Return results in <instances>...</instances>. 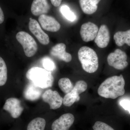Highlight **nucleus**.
<instances>
[{"instance_id":"1a4fd4ad","label":"nucleus","mask_w":130,"mask_h":130,"mask_svg":"<svg viewBox=\"0 0 130 130\" xmlns=\"http://www.w3.org/2000/svg\"><path fill=\"white\" fill-rule=\"evenodd\" d=\"M42 97L43 101L49 105L50 109H58L63 104V98L56 91L47 90L43 93Z\"/></svg>"},{"instance_id":"9d476101","label":"nucleus","mask_w":130,"mask_h":130,"mask_svg":"<svg viewBox=\"0 0 130 130\" xmlns=\"http://www.w3.org/2000/svg\"><path fill=\"white\" fill-rule=\"evenodd\" d=\"M29 28L30 30L40 43L43 45H46L50 42L49 37L46 33L43 31L39 23L34 19H29Z\"/></svg>"},{"instance_id":"aec40b11","label":"nucleus","mask_w":130,"mask_h":130,"mask_svg":"<svg viewBox=\"0 0 130 130\" xmlns=\"http://www.w3.org/2000/svg\"><path fill=\"white\" fill-rule=\"evenodd\" d=\"M7 66L5 60L0 56V86L5 85L7 79Z\"/></svg>"},{"instance_id":"423d86ee","label":"nucleus","mask_w":130,"mask_h":130,"mask_svg":"<svg viewBox=\"0 0 130 130\" xmlns=\"http://www.w3.org/2000/svg\"><path fill=\"white\" fill-rule=\"evenodd\" d=\"M127 55L125 52L116 49L113 53L108 55L107 61L108 64L118 70H123L128 66Z\"/></svg>"},{"instance_id":"5701e85b","label":"nucleus","mask_w":130,"mask_h":130,"mask_svg":"<svg viewBox=\"0 0 130 130\" xmlns=\"http://www.w3.org/2000/svg\"><path fill=\"white\" fill-rule=\"evenodd\" d=\"M42 64L45 70L49 71H54L56 69V65L53 61L48 57H45L43 59Z\"/></svg>"},{"instance_id":"9b49d317","label":"nucleus","mask_w":130,"mask_h":130,"mask_svg":"<svg viewBox=\"0 0 130 130\" xmlns=\"http://www.w3.org/2000/svg\"><path fill=\"white\" fill-rule=\"evenodd\" d=\"M98 27L90 22L83 24L81 26L80 34L84 41L89 42L94 40L98 32Z\"/></svg>"},{"instance_id":"6e6552de","label":"nucleus","mask_w":130,"mask_h":130,"mask_svg":"<svg viewBox=\"0 0 130 130\" xmlns=\"http://www.w3.org/2000/svg\"><path fill=\"white\" fill-rule=\"evenodd\" d=\"M3 109L9 113L13 119L18 118L23 111L21 102L18 98H11L6 101Z\"/></svg>"},{"instance_id":"20e7f679","label":"nucleus","mask_w":130,"mask_h":130,"mask_svg":"<svg viewBox=\"0 0 130 130\" xmlns=\"http://www.w3.org/2000/svg\"><path fill=\"white\" fill-rule=\"evenodd\" d=\"M17 41L22 45L26 56L32 57L36 53L38 45L33 37L28 32L20 31L16 36Z\"/></svg>"},{"instance_id":"a878e982","label":"nucleus","mask_w":130,"mask_h":130,"mask_svg":"<svg viewBox=\"0 0 130 130\" xmlns=\"http://www.w3.org/2000/svg\"><path fill=\"white\" fill-rule=\"evenodd\" d=\"M5 20V13L3 10L0 6V26L4 23Z\"/></svg>"},{"instance_id":"6ab92c4d","label":"nucleus","mask_w":130,"mask_h":130,"mask_svg":"<svg viewBox=\"0 0 130 130\" xmlns=\"http://www.w3.org/2000/svg\"><path fill=\"white\" fill-rule=\"evenodd\" d=\"M46 125V119L37 117L32 119L28 123L25 130H45Z\"/></svg>"},{"instance_id":"dca6fc26","label":"nucleus","mask_w":130,"mask_h":130,"mask_svg":"<svg viewBox=\"0 0 130 130\" xmlns=\"http://www.w3.org/2000/svg\"><path fill=\"white\" fill-rule=\"evenodd\" d=\"M41 89L35 85L31 81L26 86L24 91V96L25 99L28 100L36 101L41 95L42 90Z\"/></svg>"},{"instance_id":"f257e3e1","label":"nucleus","mask_w":130,"mask_h":130,"mask_svg":"<svg viewBox=\"0 0 130 130\" xmlns=\"http://www.w3.org/2000/svg\"><path fill=\"white\" fill-rule=\"evenodd\" d=\"M125 85V81L123 75L113 76L101 84L98 90V93L102 97L115 99L124 94Z\"/></svg>"},{"instance_id":"bb28decb","label":"nucleus","mask_w":130,"mask_h":130,"mask_svg":"<svg viewBox=\"0 0 130 130\" xmlns=\"http://www.w3.org/2000/svg\"><path fill=\"white\" fill-rule=\"evenodd\" d=\"M50 1L52 5H53L54 6L57 7L60 5L62 0H50Z\"/></svg>"},{"instance_id":"0eeeda50","label":"nucleus","mask_w":130,"mask_h":130,"mask_svg":"<svg viewBox=\"0 0 130 130\" xmlns=\"http://www.w3.org/2000/svg\"><path fill=\"white\" fill-rule=\"evenodd\" d=\"M75 120L74 115L68 113L62 115L51 125V130H69Z\"/></svg>"},{"instance_id":"2eb2a0df","label":"nucleus","mask_w":130,"mask_h":130,"mask_svg":"<svg viewBox=\"0 0 130 130\" xmlns=\"http://www.w3.org/2000/svg\"><path fill=\"white\" fill-rule=\"evenodd\" d=\"M50 9L47 0H33L31 7V13L35 16L46 14Z\"/></svg>"},{"instance_id":"4be33fe9","label":"nucleus","mask_w":130,"mask_h":130,"mask_svg":"<svg viewBox=\"0 0 130 130\" xmlns=\"http://www.w3.org/2000/svg\"><path fill=\"white\" fill-rule=\"evenodd\" d=\"M60 12L63 16L68 20L73 21L76 19V15L70 10V8L66 5H63L61 7Z\"/></svg>"},{"instance_id":"f3484780","label":"nucleus","mask_w":130,"mask_h":130,"mask_svg":"<svg viewBox=\"0 0 130 130\" xmlns=\"http://www.w3.org/2000/svg\"><path fill=\"white\" fill-rule=\"evenodd\" d=\"M101 0H79L83 11L88 14H93L97 10L98 5Z\"/></svg>"},{"instance_id":"412c9836","label":"nucleus","mask_w":130,"mask_h":130,"mask_svg":"<svg viewBox=\"0 0 130 130\" xmlns=\"http://www.w3.org/2000/svg\"><path fill=\"white\" fill-rule=\"evenodd\" d=\"M58 85L61 90L66 94L71 92L74 87L70 79L68 78H60L58 81Z\"/></svg>"},{"instance_id":"b1692460","label":"nucleus","mask_w":130,"mask_h":130,"mask_svg":"<svg viewBox=\"0 0 130 130\" xmlns=\"http://www.w3.org/2000/svg\"><path fill=\"white\" fill-rule=\"evenodd\" d=\"M93 128L94 130H115L107 124L100 121L96 122Z\"/></svg>"},{"instance_id":"39448f33","label":"nucleus","mask_w":130,"mask_h":130,"mask_svg":"<svg viewBox=\"0 0 130 130\" xmlns=\"http://www.w3.org/2000/svg\"><path fill=\"white\" fill-rule=\"evenodd\" d=\"M88 85L85 81L80 80L77 82L71 91L66 94L63 98L64 106L70 107L74 103L79 101L80 99L79 94L85 91Z\"/></svg>"},{"instance_id":"a211bd4d","label":"nucleus","mask_w":130,"mask_h":130,"mask_svg":"<svg viewBox=\"0 0 130 130\" xmlns=\"http://www.w3.org/2000/svg\"><path fill=\"white\" fill-rule=\"evenodd\" d=\"M116 45L119 46H123L124 44L130 46V29L126 31H119L113 36Z\"/></svg>"},{"instance_id":"7ed1b4c3","label":"nucleus","mask_w":130,"mask_h":130,"mask_svg":"<svg viewBox=\"0 0 130 130\" xmlns=\"http://www.w3.org/2000/svg\"><path fill=\"white\" fill-rule=\"evenodd\" d=\"M83 69L88 73H94L98 69L99 61L95 51L87 46L81 47L78 53Z\"/></svg>"},{"instance_id":"393cba45","label":"nucleus","mask_w":130,"mask_h":130,"mask_svg":"<svg viewBox=\"0 0 130 130\" xmlns=\"http://www.w3.org/2000/svg\"><path fill=\"white\" fill-rule=\"evenodd\" d=\"M119 104L125 110L128 111L130 113V100L123 99L120 101Z\"/></svg>"},{"instance_id":"4468645a","label":"nucleus","mask_w":130,"mask_h":130,"mask_svg":"<svg viewBox=\"0 0 130 130\" xmlns=\"http://www.w3.org/2000/svg\"><path fill=\"white\" fill-rule=\"evenodd\" d=\"M94 40L96 45L100 48H104L108 46L110 40V33L106 25H102L100 26Z\"/></svg>"},{"instance_id":"f8f14e48","label":"nucleus","mask_w":130,"mask_h":130,"mask_svg":"<svg viewBox=\"0 0 130 130\" xmlns=\"http://www.w3.org/2000/svg\"><path fill=\"white\" fill-rule=\"evenodd\" d=\"M38 20L42 28L45 30L55 32L60 29V24L53 16L42 14L39 16Z\"/></svg>"},{"instance_id":"ddd939ff","label":"nucleus","mask_w":130,"mask_h":130,"mask_svg":"<svg viewBox=\"0 0 130 130\" xmlns=\"http://www.w3.org/2000/svg\"><path fill=\"white\" fill-rule=\"evenodd\" d=\"M66 44L64 43L56 44L52 47L50 50V55L64 62H70L72 59V56L71 54L66 51Z\"/></svg>"},{"instance_id":"f03ea898","label":"nucleus","mask_w":130,"mask_h":130,"mask_svg":"<svg viewBox=\"0 0 130 130\" xmlns=\"http://www.w3.org/2000/svg\"><path fill=\"white\" fill-rule=\"evenodd\" d=\"M26 76L35 85L41 89L50 88L53 84L54 78L51 72L41 68H31L26 72Z\"/></svg>"}]
</instances>
